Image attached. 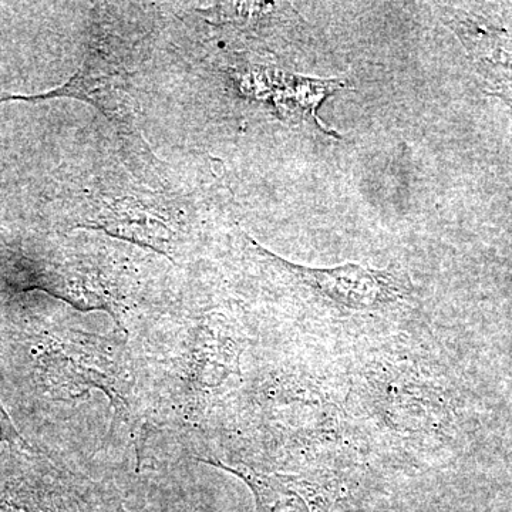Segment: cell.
Here are the masks:
<instances>
[{
	"mask_svg": "<svg viewBox=\"0 0 512 512\" xmlns=\"http://www.w3.org/2000/svg\"><path fill=\"white\" fill-rule=\"evenodd\" d=\"M0 458V512H127L92 483L47 466L32 447Z\"/></svg>",
	"mask_w": 512,
	"mask_h": 512,
	"instance_id": "6da1fadb",
	"label": "cell"
},
{
	"mask_svg": "<svg viewBox=\"0 0 512 512\" xmlns=\"http://www.w3.org/2000/svg\"><path fill=\"white\" fill-rule=\"evenodd\" d=\"M269 265L282 272L286 278L309 298L322 306L340 313L376 312L393 308L409 292L406 281L390 271H376L357 264L336 266L332 269H312L289 264L265 249L258 248Z\"/></svg>",
	"mask_w": 512,
	"mask_h": 512,
	"instance_id": "7a4b0ae2",
	"label": "cell"
},
{
	"mask_svg": "<svg viewBox=\"0 0 512 512\" xmlns=\"http://www.w3.org/2000/svg\"><path fill=\"white\" fill-rule=\"evenodd\" d=\"M200 461L244 481L254 495V512H360L346 488L332 478L264 473L242 464L229 466L204 458Z\"/></svg>",
	"mask_w": 512,
	"mask_h": 512,
	"instance_id": "3957f363",
	"label": "cell"
},
{
	"mask_svg": "<svg viewBox=\"0 0 512 512\" xmlns=\"http://www.w3.org/2000/svg\"><path fill=\"white\" fill-rule=\"evenodd\" d=\"M6 444L8 447H30L26 440L20 436L15 424L10 420L9 414L3 409L0 403V446Z\"/></svg>",
	"mask_w": 512,
	"mask_h": 512,
	"instance_id": "277c9868",
	"label": "cell"
}]
</instances>
